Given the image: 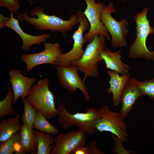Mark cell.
<instances>
[{"mask_svg": "<svg viewBox=\"0 0 154 154\" xmlns=\"http://www.w3.org/2000/svg\"><path fill=\"white\" fill-rule=\"evenodd\" d=\"M27 13L19 14L18 19L26 22L38 31L49 30L52 32L58 31L64 33L71 30L79 23L76 14L71 15L68 20H65L54 15L46 14L44 10L41 6L35 7L30 12L29 15L32 17L28 15Z\"/></svg>", "mask_w": 154, "mask_h": 154, "instance_id": "obj_1", "label": "cell"}, {"mask_svg": "<svg viewBox=\"0 0 154 154\" xmlns=\"http://www.w3.org/2000/svg\"><path fill=\"white\" fill-rule=\"evenodd\" d=\"M56 110L58 121L62 129H68L76 125L78 129L90 135L97 131L96 125L101 117L98 110L92 107L88 108L85 112L71 114L67 110L65 103L62 102L57 107Z\"/></svg>", "mask_w": 154, "mask_h": 154, "instance_id": "obj_2", "label": "cell"}, {"mask_svg": "<svg viewBox=\"0 0 154 154\" xmlns=\"http://www.w3.org/2000/svg\"><path fill=\"white\" fill-rule=\"evenodd\" d=\"M149 9V8H144L135 15L136 37L128 51L129 58L136 59L144 58L154 61V51L149 50L146 45L148 35L154 34V27H151L149 21L147 18Z\"/></svg>", "mask_w": 154, "mask_h": 154, "instance_id": "obj_3", "label": "cell"}, {"mask_svg": "<svg viewBox=\"0 0 154 154\" xmlns=\"http://www.w3.org/2000/svg\"><path fill=\"white\" fill-rule=\"evenodd\" d=\"M105 37L95 34L93 40L87 45L82 57L71 62V65L78 67V71L84 73V82L88 77H98L99 75L98 63L102 60L101 51L106 48Z\"/></svg>", "mask_w": 154, "mask_h": 154, "instance_id": "obj_4", "label": "cell"}, {"mask_svg": "<svg viewBox=\"0 0 154 154\" xmlns=\"http://www.w3.org/2000/svg\"><path fill=\"white\" fill-rule=\"evenodd\" d=\"M49 80L45 78L33 87L27 96L28 102L47 119L57 117L54 96L48 88Z\"/></svg>", "mask_w": 154, "mask_h": 154, "instance_id": "obj_5", "label": "cell"}, {"mask_svg": "<svg viewBox=\"0 0 154 154\" xmlns=\"http://www.w3.org/2000/svg\"><path fill=\"white\" fill-rule=\"evenodd\" d=\"M114 5L109 3L107 6L103 7L100 19L106 28L111 35L112 47L115 49L118 47H123L127 44L125 38L127 35L129 30L127 28L128 23L124 18L118 21L112 16L111 14L116 11Z\"/></svg>", "mask_w": 154, "mask_h": 154, "instance_id": "obj_6", "label": "cell"}, {"mask_svg": "<svg viewBox=\"0 0 154 154\" xmlns=\"http://www.w3.org/2000/svg\"><path fill=\"white\" fill-rule=\"evenodd\" d=\"M76 14L79 25L72 36L74 41L73 47L70 51L57 58L56 60L57 65L70 67L72 66L71 62L80 60L83 55V45L88 41L84 39L83 34L84 32L89 29L90 25L83 13L78 12Z\"/></svg>", "mask_w": 154, "mask_h": 154, "instance_id": "obj_7", "label": "cell"}, {"mask_svg": "<svg viewBox=\"0 0 154 154\" xmlns=\"http://www.w3.org/2000/svg\"><path fill=\"white\" fill-rule=\"evenodd\" d=\"M101 117L98 121L96 127L100 132L108 131L115 135L123 142L127 141L128 126L120 113L111 110L107 106L98 109Z\"/></svg>", "mask_w": 154, "mask_h": 154, "instance_id": "obj_8", "label": "cell"}, {"mask_svg": "<svg viewBox=\"0 0 154 154\" xmlns=\"http://www.w3.org/2000/svg\"><path fill=\"white\" fill-rule=\"evenodd\" d=\"M87 7L83 13L90 24L88 31L84 35L85 40L91 42L95 34L104 36L110 40L111 37L104 25L101 21L100 17L103 9L105 5L102 2L96 3L94 0H84Z\"/></svg>", "mask_w": 154, "mask_h": 154, "instance_id": "obj_9", "label": "cell"}, {"mask_svg": "<svg viewBox=\"0 0 154 154\" xmlns=\"http://www.w3.org/2000/svg\"><path fill=\"white\" fill-rule=\"evenodd\" d=\"M44 50L35 53L22 54L21 60L25 63L27 67L24 71H30L35 67L43 64H49L56 66V60L63 54L61 44L57 42L44 43Z\"/></svg>", "mask_w": 154, "mask_h": 154, "instance_id": "obj_10", "label": "cell"}, {"mask_svg": "<svg viewBox=\"0 0 154 154\" xmlns=\"http://www.w3.org/2000/svg\"><path fill=\"white\" fill-rule=\"evenodd\" d=\"M86 133L79 129L60 133L54 138L55 143L50 154H70L77 147L85 146Z\"/></svg>", "mask_w": 154, "mask_h": 154, "instance_id": "obj_11", "label": "cell"}, {"mask_svg": "<svg viewBox=\"0 0 154 154\" xmlns=\"http://www.w3.org/2000/svg\"><path fill=\"white\" fill-rule=\"evenodd\" d=\"M56 69L62 86L72 93L75 92L78 89L87 101L90 100L87 88L78 75V66L75 65H72L70 67L56 65Z\"/></svg>", "mask_w": 154, "mask_h": 154, "instance_id": "obj_12", "label": "cell"}, {"mask_svg": "<svg viewBox=\"0 0 154 154\" xmlns=\"http://www.w3.org/2000/svg\"><path fill=\"white\" fill-rule=\"evenodd\" d=\"M10 17H7L0 14V29L4 27L9 28L14 31L21 38L23 44L21 49L24 51H27L30 47L35 44H40L45 43L48 38L51 37V35L43 33L39 35H33L25 33L21 27L18 20L13 17V12H10Z\"/></svg>", "mask_w": 154, "mask_h": 154, "instance_id": "obj_13", "label": "cell"}, {"mask_svg": "<svg viewBox=\"0 0 154 154\" xmlns=\"http://www.w3.org/2000/svg\"><path fill=\"white\" fill-rule=\"evenodd\" d=\"M10 78L8 80L12 84L14 98L13 104L21 97L22 101L29 94L33 84L36 80L35 78L26 77L21 71L12 69L9 73Z\"/></svg>", "mask_w": 154, "mask_h": 154, "instance_id": "obj_14", "label": "cell"}, {"mask_svg": "<svg viewBox=\"0 0 154 154\" xmlns=\"http://www.w3.org/2000/svg\"><path fill=\"white\" fill-rule=\"evenodd\" d=\"M138 82L135 78H129L122 91V106L119 113L124 118L129 114L138 98L144 94L138 86Z\"/></svg>", "mask_w": 154, "mask_h": 154, "instance_id": "obj_15", "label": "cell"}, {"mask_svg": "<svg viewBox=\"0 0 154 154\" xmlns=\"http://www.w3.org/2000/svg\"><path fill=\"white\" fill-rule=\"evenodd\" d=\"M106 73L110 78L109 81L110 87L107 89V92L108 94H112L113 104L116 106L121 102L122 91L131 75L128 73L120 76L117 72L110 70H107Z\"/></svg>", "mask_w": 154, "mask_h": 154, "instance_id": "obj_16", "label": "cell"}, {"mask_svg": "<svg viewBox=\"0 0 154 154\" xmlns=\"http://www.w3.org/2000/svg\"><path fill=\"white\" fill-rule=\"evenodd\" d=\"M121 50L119 49L115 52H112L106 47L100 53V57L104 61L107 69L116 71L122 75L129 73L128 69L130 68V66L124 63L121 59L120 54Z\"/></svg>", "mask_w": 154, "mask_h": 154, "instance_id": "obj_17", "label": "cell"}, {"mask_svg": "<svg viewBox=\"0 0 154 154\" xmlns=\"http://www.w3.org/2000/svg\"><path fill=\"white\" fill-rule=\"evenodd\" d=\"M22 125L20 133L23 150L25 153L33 154L38 145L35 130L30 129L25 122L23 123Z\"/></svg>", "mask_w": 154, "mask_h": 154, "instance_id": "obj_18", "label": "cell"}, {"mask_svg": "<svg viewBox=\"0 0 154 154\" xmlns=\"http://www.w3.org/2000/svg\"><path fill=\"white\" fill-rule=\"evenodd\" d=\"M20 116L18 114L16 117L3 120L0 123V143L7 141L14 133L21 131L23 125L19 121Z\"/></svg>", "mask_w": 154, "mask_h": 154, "instance_id": "obj_19", "label": "cell"}, {"mask_svg": "<svg viewBox=\"0 0 154 154\" xmlns=\"http://www.w3.org/2000/svg\"><path fill=\"white\" fill-rule=\"evenodd\" d=\"M25 154L21 143L20 132L13 133L6 141L0 143V154Z\"/></svg>", "mask_w": 154, "mask_h": 154, "instance_id": "obj_20", "label": "cell"}, {"mask_svg": "<svg viewBox=\"0 0 154 154\" xmlns=\"http://www.w3.org/2000/svg\"><path fill=\"white\" fill-rule=\"evenodd\" d=\"M38 145L37 154H50L54 145V138L49 133L35 131Z\"/></svg>", "mask_w": 154, "mask_h": 154, "instance_id": "obj_21", "label": "cell"}, {"mask_svg": "<svg viewBox=\"0 0 154 154\" xmlns=\"http://www.w3.org/2000/svg\"><path fill=\"white\" fill-rule=\"evenodd\" d=\"M43 115L38 111L33 128L52 135L58 134L59 130L49 123Z\"/></svg>", "mask_w": 154, "mask_h": 154, "instance_id": "obj_22", "label": "cell"}, {"mask_svg": "<svg viewBox=\"0 0 154 154\" xmlns=\"http://www.w3.org/2000/svg\"><path fill=\"white\" fill-rule=\"evenodd\" d=\"M8 91L5 98L0 102V116L5 117L7 116L13 115L15 113L13 108L14 96L11 88L8 87Z\"/></svg>", "mask_w": 154, "mask_h": 154, "instance_id": "obj_23", "label": "cell"}, {"mask_svg": "<svg viewBox=\"0 0 154 154\" xmlns=\"http://www.w3.org/2000/svg\"><path fill=\"white\" fill-rule=\"evenodd\" d=\"M23 101L24 110L21 116V121L23 123H26L30 129H32L38 111L28 102L26 98H25Z\"/></svg>", "mask_w": 154, "mask_h": 154, "instance_id": "obj_24", "label": "cell"}, {"mask_svg": "<svg viewBox=\"0 0 154 154\" xmlns=\"http://www.w3.org/2000/svg\"><path fill=\"white\" fill-rule=\"evenodd\" d=\"M138 85L144 94L154 100V78L150 80L138 82Z\"/></svg>", "mask_w": 154, "mask_h": 154, "instance_id": "obj_25", "label": "cell"}, {"mask_svg": "<svg viewBox=\"0 0 154 154\" xmlns=\"http://www.w3.org/2000/svg\"><path fill=\"white\" fill-rule=\"evenodd\" d=\"M0 6L7 8L10 12L17 14L21 5L18 0H0Z\"/></svg>", "mask_w": 154, "mask_h": 154, "instance_id": "obj_26", "label": "cell"}, {"mask_svg": "<svg viewBox=\"0 0 154 154\" xmlns=\"http://www.w3.org/2000/svg\"><path fill=\"white\" fill-rule=\"evenodd\" d=\"M112 137L115 143L114 146L112 148V151L119 147L115 154H130V153H131L130 151H127L124 149L122 144L123 142L116 136H115L114 134H113Z\"/></svg>", "mask_w": 154, "mask_h": 154, "instance_id": "obj_27", "label": "cell"}, {"mask_svg": "<svg viewBox=\"0 0 154 154\" xmlns=\"http://www.w3.org/2000/svg\"><path fill=\"white\" fill-rule=\"evenodd\" d=\"M86 147L87 154H104L105 153L98 146L97 142L94 140Z\"/></svg>", "mask_w": 154, "mask_h": 154, "instance_id": "obj_28", "label": "cell"}, {"mask_svg": "<svg viewBox=\"0 0 154 154\" xmlns=\"http://www.w3.org/2000/svg\"><path fill=\"white\" fill-rule=\"evenodd\" d=\"M38 0H27V1H28L29 2H31L33 1H38Z\"/></svg>", "mask_w": 154, "mask_h": 154, "instance_id": "obj_29", "label": "cell"}, {"mask_svg": "<svg viewBox=\"0 0 154 154\" xmlns=\"http://www.w3.org/2000/svg\"><path fill=\"white\" fill-rule=\"evenodd\" d=\"M123 0L124 1H126V0Z\"/></svg>", "mask_w": 154, "mask_h": 154, "instance_id": "obj_30", "label": "cell"}, {"mask_svg": "<svg viewBox=\"0 0 154 154\" xmlns=\"http://www.w3.org/2000/svg\"></svg>", "mask_w": 154, "mask_h": 154, "instance_id": "obj_31", "label": "cell"}]
</instances>
